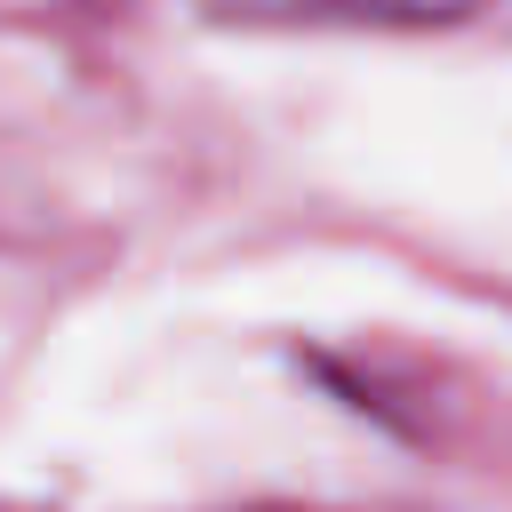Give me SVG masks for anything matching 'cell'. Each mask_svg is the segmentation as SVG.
Masks as SVG:
<instances>
[{"instance_id":"obj_1","label":"cell","mask_w":512,"mask_h":512,"mask_svg":"<svg viewBox=\"0 0 512 512\" xmlns=\"http://www.w3.org/2000/svg\"><path fill=\"white\" fill-rule=\"evenodd\" d=\"M232 24H440L472 0H208Z\"/></svg>"}]
</instances>
